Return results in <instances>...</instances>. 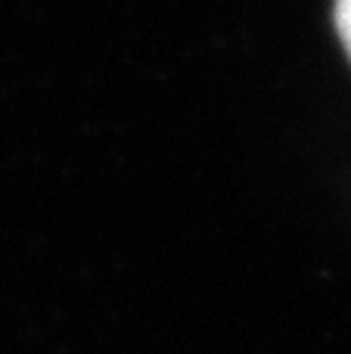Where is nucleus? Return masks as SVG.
<instances>
[{"label": "nucleus", "instance_id": "obj_1", "mask_svg": "<svg viewBox=\"0 0 351 354\" xmlns=\"http://www.w3.org/2000/svg\"><path fill=\"white\" fill-rule=\"evenodd\" d=\"M336 28L351 56V0H336Z\"/></svg>", "mask_w": 351, "mask_h": 354}]
</instances>
